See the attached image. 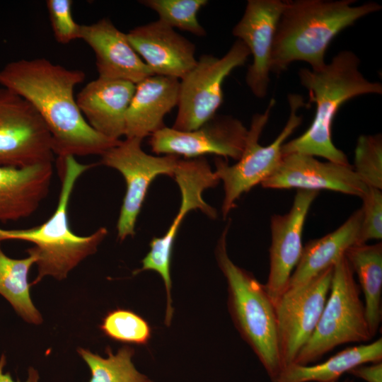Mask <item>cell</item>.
<instances>
[{
  "label": "cell",
  "mask_w": 382,
  "mask_h": 382,
  "mask_svg": "<svg viewBox=\"0 0 382 382\" xmlns=\"http://www.w3.org/2000/svg\"><path fill=\"white\" fill-rule=\"evenodd\" d=\"M345 256L357 274L364 294L366 318L374 337L382 319V243L352 245L345 251Z\"/></svg>",
  "instance_id": "cell-24"
},
{
  "label": "cell",
  "mask_w": 382,
  "mask_h": 382,
  "mask_svg": "<svg viewBox=\"0 0 382 382\" xmlns=\"http://www.w3.org/2000/svg\"><path fill=\"white\" fill-rule=\"evenodd\" d=\"M143 139L125 138L100 156L99 164L114 168L123 176L126 192L117 222L120 241L135 234V225L149 185L160 175L173 177L180 157L155 156L141 148Z\"/></svg>",
  "instance_id": "cell-9"
},
{
  "label": "cell",
  "mask_w": 382,
  "mask_h": 382,
  "mask_svg": "<svg viewBox=\"0 0 382 382\" xmlns=\"http://www.w3.org/2000/svg\"><path fill=\"white\" fill-rule=\"evenodd\" d=\"M333 382H341V381H333ZM342 382H345V381H342Z\"/></svg>",
  "instance_id": "cell-34"
},
{
  "label": "cell",
  "mask_w": 382,
  "mask_h": 382,
  "mask_svg": "<svg viewBox=\"0 0 382 382\" xmlns=\"http://www.w3.org/2000/svg\"><path fill=\"white\" fill-rule=\"evenodd\" d=\"M248 132L238 119L216 115L192 131L165 126L150 136L149 144L156 154L183 156L185 159L214 154L238 161L244 151Z\"/></svg>",
  "instance_id": "cell-13"
},
{
  "label": "cell",
  "mask_w": 382,
  "mask_h": 382,
  "mask_svg": "<svg viewBox=\"0 0 382 382\" xmlns=\"http://www.w3.org/2000/svg\"><path fill=\"white\" fill-rule=\"evenodd\" d=\"M180 80L152 75L136 84L125 117V138L143 139L165 127L164 117L178 105Z\"/></svg>",
  "instance_id": "cell-20"
},
{
  "label": "cell",
  "mask_w": 382,
  "mask_h": 382,
  "mask_svg": "<svg viewBox=\"0 0 382 382\" xmlns=\"http://www.w3.org/2000/svg\"><path fill=\"white\" fill-rule=\"evenodd\" d=\"M127 38L154 74L181 79L196 64L195 45L157 20L130 30Z\"/></svg>",
  "instance_id": "cell-17"
},
{
  "label": "cell",
  "mask_w": 382,
  "mask_h": 382,
  "mask_svg": "<svg viewBox=\"0 0 382 382\" xmlns=\"http://www.w3.org/2000/svg\"><path fill=\"white\" fill-rule=\"evenodd\" d=\"M367 186L382 190V137L381 134L359 137L352 166Z\"/></svg>",
  "instance_id": "cell-28"
},
{
  "label": "cell",
  "mask_w": 382,
  "mask_h": 382,
  "mask_svg": "<svg viewBox=\"0 0 382 382\" xmlns=\"http://www.w3.org/2000/svg\"><path fill=\"white\" fill-rule=\"evenodd\" d=\"M28 254L23 259L9 257L1 250L0 243V294L26 322L37 325L42 322V318L31 300V284L28 279L37 258L33 254Z\"/></svg>",
  "instance_id": "cell-25"
},
{
  "label": "cell",
  "mask_w": 382,
  "mask_h": 382,
  "mask_svg": "<svg viewBox=\"0 0 382 382\" xmlns=\"http://www.w3.org/2000/svg\"><path fill=\"white\" fill-rule=\"evenodd\" d=\"M135 86L128 81L98 77L78 93L76 103L92 128L108 138L120 140Z\"/></svg>",
  "instance_id": "cell-19"
},
{
  "label": "cell",
  "mask_w": 382,
  "mask_h": 382,
  "mask_svg": "<svg viewBox=\"0 0 382 382\" xmlns=\"http://www.w3.org/2000/svg\"><path fill=\"white\" fill-rule=\"evenodd\" d=\"M288 103L289 116L286 123L271 144L262 146L258 140L275 104L274 98L270 100L263 113L253 116L244 151L237 162L230 166L221 157L215 158L214 173L224 185L221 207L224 218L236 206V200L243 194L261 184L279 166L282 158V146L302 123L303 117L298 115V110L306 105L303 96L297 93L288 94Z\"/></svg>",
  "instance_id": "cell-7"
},
{
  "label": "cell",
  "mask_w": 382,
  "mask_h": 382,
  "mask_svg": "<svg viewBox=\"0 0 382 382\" xmlns=\"http://www.w3.org/2000/svg\"><path fill=\"white\" fill-rule=\"evenodd\" d=\"M108 357L103 358L88 349L79 348L77 352L88 366L91 377L89 382H147L146 376L139 372L132 358L134 349L125 346L114 354L110 348Z\"/></svg>",
  "instance_id": "cell-26"
},
{
  "label": "cell",
  "mask_w": 382,
  "mask_h": 382,
  "mask_svg": "<svg viewBox=\"0 0 382 382\" xmlns=\"http://www.w3.org/2000/svg\"><path fill=\"white\" fill-rule=\"evenodd\" d=\"M333 266L306 282L288 289L275 304L282 369L292 364L318 324L331 284Z\"/></svg>",
  "instance_id": "cell-12"
},
{
  "label": "cell",
  "mask_w": 382,
  "mask_h": 382,
  "mask_svg": "<svg viewBox=\"0 0 382 382\" xmlns=\"http://www.w3.org/2000/svg\"><path fill=\"white\" fill-rule=\"evenodd\" d=\"M361 216L359 208L335 231L321 238L308 241L303 248L287 289L306 284L333 266L349 248L359 244Z\"/></svg>",
  "instance_id": "cell-22"
},
{
  "label": "cell",
  "mask_w": 382,
  "mask_h": 382,
  "mask_svg": "<svg viewBox=\"0 0 382 382\" xmlns=\"http://www.w3.org/2000/svg\"><path fill=\"white\" fill-rule=\"evenodd\" d=\"M147 382H152V381H151L150 380H149Z\"/></svg>",
  "instance_id": "cell-35"
},
{
  "label": "cell",
  "mask_w": 382,
  "mask_h": 382,
  "mask_svg": "<svg viewBox=\"0 0 382 382\" xmlns=\"http://www.w3.org/2000/svg\"><path fill=\"white\" fill-rule=\"evenodd\" d=\"M98 164H82L74 156L59 159L61 188L52 216L42 224L30 228H0V243L18 240L34 244L27 250L37 258V275L31 285L47 276L58 280L65 279L81 261L97 251L108 235V229L100 227L88 236H79L72 231L69 222V204L76 181L84 172Z\"/></svg>",
  "instance_id": "cell-4"
},
{
  "label": "cell",
  "mask_w": 382,
  "mask_h": 382,
  "mask_svg": "<svg viewBox=\"0 0 382 382\" xmlns=\"http://www.w3.org/2000/svg\"><path fill=\"white\" fill-rule=\"evenodd\" d=\"M348 373L366 382H382V361L361 364Z\"/></svg>",
  "instance_id": "cell-32"
},
{
  "label": "cell",
  "mask_w": 382,
  "mask_h": 382,
  "mask_svg": "<svg viewBox=\"0 0 382 382\" xmlns=\"http://www.w3.org/2000/svg\"><path fill=\"white\" fill-rule=\"evenodd\" d=\"M79 39L94 52L98 77L137 84L154 75L130 44L127 33L120 30L109 18L81 25Z\"/></svg>",
  "instance_id": "cell-18"
},
{
  "label": "cell",
  "mask_w": 382,
  "mask_h": 382,
  "mask_svg": "<svg viewBox=\"0 0 382 382\" xmlns=\"http://www.w3.org/2000/svg\"><path fill=\"white\" fill-rule=\"evenodd\" d=\"M224 229L216 248L219 268L228 284V307L241 337L250 347L270 380L282 369L279 357L275 305L254 275L230 259Z\"/></svg>",
  "instance_id": "cell-5"
},
{
  "label": "cell",
  "mask_w": 382,
  "mask_h": 382,
  "mask_svg": "<svg viewBox=\"0 0 382 382\" xmlns=\"http://www.w3.org/2000/svg\"><path fill=\"white\" fill-rule=\"evenodd\" d=\"M52 175V163L0 166V222L32 215L48 195Z\"/></svg>",
  "instance_id": "cell-21"
},
{
  "label": "cell",
  "mask_w": 382,
  "mask_h": 382,
  "mask_svg": "<svg viewBox=\"0 0 382 382\" xmlns=\"http://www.w3.org/2000/svg\"><path fill=\"white\" fill-rule=\"evenodd\" d=\"M181 193V204L167 232L162 237H154L150 250L142 260V267L134 274L145 270L158 272L163 280L167 294V308H171L170 261L175 237L183 217L191 210L199 209L210 219L217 212L202 198L203 192L217 185L220 181L204 157L180 159L173 176Z\"/></svg>",
  "instance_id": "cell-11"
},
{
  "label": "cell",
  "mask_w": 382,
  "mask_h": 382,
  "mask_svg": "<svg viewBox=\"0 0 382 382\" xmlns=\"http://www.w3.org/2000/svg\"><path fill=\"white\" fill-rule=\"evenodd\" d=\"M100 328L108 337L125 343L145 345L151 335L147 322L137 313L125 309L110 311Z\"/></svg>",
  "instance_id": "cell-29"
},
{
  "label": "cell",
  "mask_w": 382,
  "mask_h": 382,
  "mask_svg": "<svg viewBox=\"0 0 382 382\" xmlns=\"http://www.w3.org/2000/svg\"><path fill=\"white\" fill-rule=\"evenodd\" d=\"M54 155L50 133L34 107L0 86V166L52 163Z\"/></svg>",
  "instance_id": "cell-10"
},
{
  "label": "cell",
  "mask_w": 382,
  "mask_h": 382,
  "mask_svg": "<svg viewBox=\"0 0 382 382\" xmlns=\"http://www.w3.org/2000/svg\"><path fill=\"white\" fill-rule=\"evenodd\" d=\"M261 185L270 189L326 190L360 198L368 188L350 164L322 162L301 153L283 155L277 168Z\"/></svg>",
  "instance_id": "cell-15"
},
{
  "label": "cell",
  "mask_w": 382,
  "mask_h": 382,
  "mask_svg": "<svg viewBox=\"0 0 382 382\" xmlns=\"http://www.w3.org/2000/svg\"><path fill=\"white\" fill-rule=\"evenodd\" d=\"M382 361V339L345 348L325 361L316 364H292L271 382H333L352 369L368 363Z\"/></svg>",
  "instance_id": "cell-23"
},
{
  "label": "cell",
  "mask_w": 382,
  "mask_h": 382,
  "mask_svg": "<svg viewBox=\"0 0 382 382\" xmlns=\"http://www.w3.org/2000/svg\"><path fill=\"white\" fill-rule=\"evenodd\" d=\"M139 4L155 11L158 21L174 29L188 32L197 37L207 35L197 15L207 0H141Z\"/></svg>",
  "instance_id": "cell-27"
},
{
  "label": "cell",
  "mask_w": 382,
  "mask_h": 382,
  "mask_svg": "<svg viewBox=\"0 0 382 382\" xmlns=\"http://www.w3.org/2000/svg\"><path fill=\"white\" fill-rule=\"evenodd\" d=\"M362 199L361 222L359 231V244L369 240L382 238V192L381 190L368 187Z\"/></svg>",
  "instance_id": "cell-30"
},
{
  "label": "cell",
  "mask_w": 382,
  "mask_h": 382,
  "mask_svg": "<svg viewBox=\"0 0 382 382\" xmlns=\"http://www.w3.org/2000/svg\"><path fill=\"white\" fill-rule=\"evenodd\" d=\"M359 65L360 60L354 52L343 50L320 69L299 70L301 84L308 91L310 102L316 103V113L303 134L284 144L282 156L301 153L349 164L347 156L332 141L334 118L347 100L362 95L382 93L381 83L367 80Z\"/></svg>",
  "instance_id": "cell-3"
},
{
  "label": "cell",
  "mask_w": 382,
  "mask_h": 382,
  "mask_svg": "<svg viewBox=\"0 0 382 382\" xmlns=\"http://www.w3.org/2000/svg\"><path fill=\"white\" fill-rule=\"evenodd\" d=\"M283 7L284 1L248 0L243 15L232 29V34L253 56L245 83L258 98L267 94L272 46Z\"/></svg>",
  "instance_id": "cell-16"
},
{
  "label": "cell",
  "mask_w": 382,
  "mask_h": 382,
  "mask_svg": "<svg viewBox=\"0 0 382 382\" xmlns=\"http://www.w3.org/2000/svg\"><path fill=\"white\" fill-rule=\"evenodd\" d=\"M318 195L316 191L298 190L290 210L284 214L271 216L270 270L264 285L274 305L286 291L301 257L304 224Z\"/></svg>",
  "instance_id": "cell-14"
},
{
  "label": "cell",
  "mask_w": 382,
  "mask_h": 382,
  "mask_svg": "<svg viewBox=\"0 0 382 382\" xmlns=\"http://www.w3.org/2000/svg\"><path fill=\"white\" fill-rule=\"evenodd\" d=\"M250 55L246 45L236 40L219 58L204 54L195 66L180 79L178 112L172 128L192 131L212 119L224 100L223 83Z\"/></svg>",
  "instance_id": "cell-8"
},
{
  "label": "cell",
  "mask_w": 382,
  "mask_h": 382,
  "mask_svg": "<svg viewBox=\"0 0 382 382\" xmlns=\"http://www.w3.org/2000/svg\"><path fill=\"white\" fill-rule=\"evenodd\" d=\"M72 4L71 0L46 1L54 38L61 44H68L79 39L81 25L78 24L73 18Z\"/></svg>",
  "instance_id": "cell-31"
},
{
  "label": "cell",
  "mask_w": 382,
  "mask_h": 382,
  "mask_svg": "<svg viewBox=\"0 0 382 382\" xmlns=\"http://www.w3.org/2000/svg\"><path fill=\"white\" fill-rule=\"evenodd\" d=\"M85 77L82 70L45 58L13 61L0 69V86L34 107L50 133L53 153L59 159L101 156L120 141L96 131L81 112L74 90Z\"/></svg>",
  "instance_id": "cell-1"
},
{
  "label": "cell",
  "mask_w": 382,
  "mask_h": 382,
  "mask_svg": "<svg viewBox=\"0 0 382 382\" xmlns=\"http://www.w3.org/2000/svg\"><path fill=\"white\" fill-rule=\"evenodd\" d=\"M6 363V357L4 354H2L0 358V382H21L19 381H13L10 373H4L3 370ZM39 378L37 371L33 367H30L28 369V376L25 382H39Z\"/></svg>",
  "instance_id": "cell-33"
},
{
  "label": "cell",
  "mask_w": 382,
  "mask_h": 382,
  "mask_svg": "<svg viewBox=\"0 0 382 382\" xmlns=\"http://www.w3.org/2000/svg\"><path fill=\"white\" fill-rule=\"evenodd\" d=\"M360 294L344 255L333 265L330 291L315 330L293 364H311L340 345L373 338Z\"/></svg>",
  "instance_id": "cell-6"
},
{
  "label": "cell",
  "mask_w": 382,
  "mask_h": 382,
  "mask_svg": "<svg viewBox=\"0 0 382 382\" xmlns=\"http://www.w3.org/2000/svg\"><path fill=\"white\" fill-rule=\"evenodd\" d=\"M355 0L284 1L275 31L270 72L279 74L294 62L308 63L313 70L326 63L325 55L335 37L359 19L378 12L381 6Z\"/></svg>",
  "instance_id": "cell-2"
}]
</instances>
